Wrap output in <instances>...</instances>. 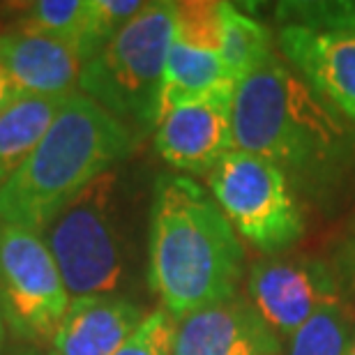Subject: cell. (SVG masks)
I'll return each instance as SVG.
<instances>
[{
	"label": "cell",
	"instance_id": "cell-6",
	"mask_svg": "<svg viewBox=\"0 0 355 355\" xmlns=\"http://www.w3.org/2000/svg\"><path fill=\"white\" fill-rule=\"evenodd\" d=\"M210 194L240 240L266 254H279L304 233V219L288 175L259 155L231 150L208 173Z\"/></svg>",
	"mask_w": 355,
	"mask_h": 355
},
{
	"label": "cell",
	"instance_id": "cell-4",
	"mask_svg": "<svg viewBox=\"0 0 355 355\" xmlns=\"http://www.w3.org/2000/svg\"><path fill=\"white\" fill-rule=\"evenodd\" d=\"M171 42L173 3H148L83 65L79 92L132 130H155Z\"/></svg>",
	"mask_w": 355,
	"mask_h": 355
},
{
	"label": "cell",
	"instance_id": "cell-16",
	"mask_svg": "<svg viewBox=\"0 0 355 355\" xmlns=\"http://www.w3.org/2000/svg\"><path fill=\"white\" fill-rule=\"evenodd\" d=\"M219 53L236 83L277 55L268 28L261 26L250 14L240 12L233 3H222V49Z\"/></svg>",
	"mask_w": 355,
	"mask_h": 355
},
{
	"label": "cell",
	"instance_id": "cell-15",
	"mask_svg": "<svg viewBox=\"0 0 355 355\" xmlns=\"http://www.w3.org/2000/svg\"><path fill=\"white\" fill-rule=\"evenodd\" d=\"M67 97L21 95L5 109L0 116V187L26 164Z\"/></svg>",
	"mask_w": 355,
	"mask_h": 355
},
{
	"label": "cell",
	"instance_id": "cell-23",
	"mask_svg": "<svg viewBox=\"0 0 355 355\" xmlns=\"http://www.w3.org/2000/svg\"><path fill=\"white\" fill-rule=\"evenodd\" d=\"M5 337H7V328H5L3 314H0V349H3V344H5Z\"/></svg>",
	"mask_w": 355,
	"mask_h": 355
},
{
	"label": "cell",
	"instance_id": "cell-1",
	"mask_svg": "<svg viewBox=\"0 0 355 355\" xmlns=\"http://www.w3.org/2000/svg\"><path fill=\"white\" fill-rule=\"evenodd\" d=\"M245 272L243 240L222 208L189 175L155 182L148 282L175 321L236 297Z\"/></svg>",
	"mask_w": 355,
	"mask_h": 355
},
{
	"label": "cell",
	"instance_id": "cell-24",
	"mask_svg": "<svg viewBox=\"0 0 355 355\" xmlns=\"http://www.w3.org/2000/svg\"><path fill=\"white\" fill-rule=\"evenodd\" d=\"M7 355H44V353H37V351H17V353H7Z\"/></svg>",
	"mask_w": 355,
	"mask_h": 355
},
{
	"label": "cell",
	"instance_id": "cell-3",
	"mask_svg": "<svg viewBox=\"0 0 355 355\" xmlns=\"http://www.w3.org/2000/svg\"><path fill=\"white\" fill-rule=\"evenodd\" d=\"M233 144L307 173L342 157L349 132L342 113L328 104L279 55L238 81L233 92Z\"/></svg>",
	"mask_w": 355,
	"mask_h": 355
},
{
	"label": "cell",
	"instance_id": "cell-19",
	"mask_svg": "<svg viewBox=\"0 0 355 355\" xmlns=\"http://www.w3.org/2000/svg\"><path fill=\"white\" fill-rule=\"evenodd\" d=\"M173 40L180 44L219 53L222 49V3H215V0L173 3Z\"/></svg>",
	"mask_w": 355,
	"mask_h": 355
},
{
	"label": "cell",
	"instance_id": "cell-21",
	"mask_svg": "<svg viewBox=\"0 0 355 355\" xmlns=\"http://www.w3.org/2000/svg\"><path fill=\"white\" fill-rule=\"evenodd\" d=\"M19 97H21V92L12 83L10 74H7V69L3 65V60H0V116H3L7 106H12Z\"/></svg>",
	"mask_w": 355,
	"mask_h": 355
},
{
	"label": "cell",
	"instance_id": "cell-25",
	"mask_svg": "<svg viewBox=\"0 0 355 355\" xmlns=\"http://www.w3.org/2000/svg\"><path fill=\"white\" fill-rule=\"evenodd\" d=\"M263 355H282V351H275V353H263Z\"/></svg>",
	"mask_w": 355,
	"mask_h": 355
},
{
	"label": "cell",
	"instance_id": "cell-2",
	"mask_svg": "<svg viewBox=\"0 0 355 355\" xmlns=\"http://www.w3.org/2000/svg\"><path fill=\"white\" fill-rule=\"evenodd\" d=\"M137 146V130L72 92L26 164L0 187V224L42 233L99 175Z\"/></svg>",
	"mask_w": 355,
	"mask_h": 355
},
{
	"label": "cell",
	"instance_id": "cell-7",
	"mask_svg": "<svg viewBox=\"0 0 355 355\" xmlns=\"http://www.w3.org/2000/svg\"><path fill=\"white\" fill-rule=\"evenodd\" d=\"M72 295L42 238L17 224H0V314L24 342H46L65 318Z\"/></svg>",
	"mask_w": 355,
	"mask_h": 355
},
{
	"label": "cell",
	"instance_id": "cell-11",
	"mask_svg": "<svg viewBox=\"0 0 355 355\" xmlns=\"http://www.w3.org/2000/svg\"><path fill=\"white\" fill-rule=\"evenodd\" d=\"M282 351L279 335L252 302L231 297L175 323L171 355H263Z\"/></svg>",
	"mask_w": 355,
	"mask_h": 355
},
{
	"label": "cell",
	"instance_id": "cell-20",
	"mask_svg": "<svg viewBox=\"0 0 355 355\" xmlns=\"http://www.w3.org/2000/svg\"><path fill=\"white\" fill-rule=\"evenodd\" d=\"M175 323L178 321L166 309L153 311L116 355H171Z\"/></svg>",
	"mask_w": 355,
	"mask_h": 355
},
{
	"label": "cell",
	"instance_id": "cell-13",
	"mask_svg": "<svg viewBox=\"0 0 355 355\" xmlns=\"http://www.w3.org/2000/svg\"><path fill=\"white\" fill-rule=\"evenodd\" d=\"M146 316L127 297H74L51 339V355H116Z\"/></svg>",
	"mask_w": 355,
	"mask_h": 355
},
{
	"label": "cell",
	"instance_id": "cell-14",
	"mask_svg": "<svg viewBox=\"0 0 355 355\" xmlns=\"http://www.w3.org/2000/svg\"><path fill=\"white\" fill-rule=\"evenodd\" d=\"M236 83L229 69L224 65V58L215 51H203L180 42H171L164 67V81L159 92V118H164L175 106L208 95V92ZM238 86V83H236Z\"/></svg>",
	"mask_w": 355,
	"mask_h": 355
},
{
	"label": "cell",
	"instance_id": "cell-8",
	"mask_svg": "<svg viewBox=\"0 0 355 355\" xmlns=\"http://www.w3.org/2000/svg\"><path fill=\"white\" fill-rule=\"evenodd\" d=\"M252 307L277 335H295L316 311L339 304L335 275L307 257L257 261L247 279Z\"/></svg>",
	"mask_w": 355,
	"mask_h": 355
},
{
	"label": "cell",
	"instance_id": "cell-22",
	"mask_svg": "<svg viewBox=\"0 0 355 355\" xmlns=\"http://www.w3.org/2000/svg\"><path fill=\"white\" fill-rule=\"evenodd\" d=\"M344 268H346V272H349L353 286H355V226H353L351 236L344 245Z\"/></svg>",
	"mask_w": 355,
	"mask_h": 355
},
{
	"label": "cell",
	"instance_id": "cell-9",
	"mask_svg": "<svg viewBox=\"0 0 355 355\" xmlns=\"http://www.w3.org/2000/svg\"><path fill=\"white\" fill-rule=\"evenodd\" d=\"M233 92L236 83L175 106L155 127V148L166 164L187 173H210L233 144Z\"/></svg>",
	"mask_w": 355,
	"mask_h": 355
},
{
	"label": "cell",
	"instance_id": "cell-10",
	"mask_svg": "<svg viewBox=\"0 0 355 355\" xmlns=\"http://www.w3.org/2000/svg\"><path fill=\"white\" fill-rule=\"evenodd\" d=\"M279 46L302 79L355 125V33L284 26Z\"/></svg>",
	"mask_w": 355,
	"mask_h": 355
},
{
	"label": "cell",
	"instance_id": "cell-17",
	"mask_svg": "<svg viewBox=\"0 0 355 355\" xmlns=\"http://www.w3.org/2000/svg\"><path fill=\"white\" fill-rule=\"evenodd\" d=\"M90 14L92 0H37L21 5V14L12 31L49 35L65 42L86 62Z\"/></svg>",
	"mask_w": 355,
	"mask_h": 355
},
{
	"label": "cell",
	"instance_id": "cell-12",
	"mask_svg": "<svg viewBox=\"0 0 355 355\" xmlns=\"http://www.w3.org/2000/svg\"><path fill=\"white\" fill-rule=\"evenodd\" d=\"M0 60L21 95L67 97L79 86L83 60L65 42L37 33H0Z\"/></svg>",
	"mask_w": 355,
	"mask_h": 355
},
{
	"label": "cell",
	"instance_id": "cell-18",
	"mask_svg": "<svg viewBox=\"0 0 355 355\" xmlns=\"http://www.w3.org/2000/svg\"><path fill=\"white\" fill-rule=\"evenodd\" d=\"M353 344V316L339 302L316 311L291 335L288 355H349Z\"/></svg>",
	"mask_w": 355,
	"mask_h": 355
},
{
	"label": "cell",
	"instance_id": "cell-26",
	"mask_svg": "<svg viewBox=\"0 0 355 355\" xmlns=\"http://www.w3.org/2000/svg\"><path fill=\"white\" fill-rule=\"evenodd\" d=\"M349 355H355V344L351 346V351H349Z\"/></svg>",
	"mask_w": 355,
	"mask_h": 355
},
{
	"label": "cell",
	"instance_id": "cell-5",
	"mask_svg": "<svg viewBox=\"0 0 355 355\" xmlns=\"http://www.w3.org/2000/svg\"><path fill=\"white\" fill-rule=\"evenodd\" d=\"M113 184L111 171L99 175L42 231L72 300L113 295L123 282V236L113 208Z\"/></svg>",
	"mask_w": 355,
	"mask_h": 355
}]
</instances>
